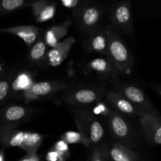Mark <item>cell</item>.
I'll list each match as a JSON object with an SVG mask.
<instances>
[{
	"instance_id": "cell-30",
	"label": "cell",
	"mask_w": 161,
	"mask_h": 161,
	"mask_svg": "<svg viewBox=\"0 0 161 161\" xmlns=\"http://www.w3.org/2000/svg\"><path fill=\"white\" fill-rule=\"evenodd\" d=\"M152 86V89L154 90L158 94H160L161 96V84L160 83H153V84H151Z\"/></svg>"
},
{
	"instance_id": "cell-2",
	"label": "cell",
	"mask_w": 161,
	"mask_h": 161,
	"mask_svg": "<svg viewBox=\"0 0 161 161\" xmlns=\"http://www.w3.org/2000/svg\"><path fill=\"white\" fill-rule=\"evenodd\" d=\"M45 135L37 132L20 130L13 126L0 130V142L5 147H18L27 154H36Z\"/></svg>"
},
{
	"instance_id": "cell-32",
	"label": "cell",
	"mask_w": 161,
	"mask_h": 161,
	"mask_svg": "<svg viewBox=\"0 0 161 161\" xmlns=\"http://www.w3.org/2000/svg\"><path fill=\"white\" fill-rule=\"evenodd\" d=\"M2 69H3V67H2V65H1V64H0V72H1Z\"/></svg>"
},
{
	"instance_id": "cell-11",
	"label": "cell",
	"mask_w": 161,
	"mask_h": 161,
	"mask_svg": "<svg viewBox=\"0 0 161 161\" xmlns=\"http://www.w3.org/2000/svg\"><path fill=\"white\" fill-rule=\"evenodd\" d=\"M86 70L91 72L99 79L103 80L117 81L119 71L114 65L112 60L108 57H100L92 59L86 64Z\"/></svg>"
},
{
	"instance_id": "cell-27",
	"label": "cell",
	"mask_w": 161,
	"mask_h": 161,
	"mask_svg": "<svg viewBox=\"0 0 161 161\" xmlns=\"http://www.w3.org/2000/svg\"><path fill=\"white\" fill-rule=\"evenodd\" d=\"M9 90V84L6 80L0 81V101L6 98Z\"/></svg>"
},
{
	"instance_id": "cell-13",
	"label": "cell",
	"mask_w": 161,
	"mask_h": 161,
	"mask_svg": "<svg viewBox=\"0 0 161 161\" xmlns=\"http://www.w3.org/2000/svg\"><path fill=\"white\" fill-rule=\"evenodd\" d=\"M83 47L86 53H97L108 57V36L105 28H100L92 35L87 36L83 42Z\"/></svg>"
},
{
	"instance_id": "cell-25",
	"label": "cell",
	"mask_w": 161,
	"mask_h": 161,
	"mask_svg": "<svg viewBox=\"0 0 161 161\" xmlns=\"http://www.w3.org/2000/svg\"><path fill=\"white\" fill-rule=\"evenodd\" d=\"M52 148L54 149L58 153L61 154L65 160H67L69 157V156H70L69 144L66 143L64 141H63V140H58V142H56V143L53 145Z\"/></svg>"
},
{
	"instance_id": "cell-5",
	"label": "cell",
	"mask_w": 161,
	"mask_h": 161,
	"mask_svg": "<svg viewBox=\"0 0 161 161\" xmlns=\"http://www.w3.org/2000/svg\"><path fill=\"white\" fill-rule=\"evenodd\" d=\"M103 86L86 85L69 87L61 96V101L69 107H87L98 102L106 94Z\"/></svg>"
},
{
	"instance_id": "cell-22",
	"label": "cell",
	"mask_w": 161,
	"mask_h": 161,
	"mask_svg": "<svg viewBox=\"0 0 161 161\" xmlns=\"http://www.w3.org/2000/svg\"><path fill=\"white\" fill-rule=\"evenodd\" d=\"M87 161H111L109 157V144L105 142L91 149Z\"/></svg>"
},
{
	"instance_id": "cell-10",
	"label": "cell",
	"mask_w": 161,
	"mask_h": 161,
	"mask_svg": "<svg viewBox=\"0 0 161 161\" xmlns=\"http://www.w3.org/2000/svg\"><path fill=\"white\" fill-rule=\"evenodd\" d=\"M138 119L148 144L151 146H161V117L160 114L138 111Z\"/></svg>"
},
{
	"instance_id": "cell-31",
	"label": "cell",
	"mask_w": 161,
	"mask_h": 161,
	"mask_svg": "<svg viewBox=\"0 0 161 161\" xmlns=\"http://www.w3.org/2000/svg\"><path fill=\"white\" fill-rule=\"evenodd\" d=\"M0 161H4V156L3 153H0Z\"/></svg>"
},
{
	"instance_id": "cell-7",
	"label": "cell",
	"mask_w": 161,
	"mask_h": 161,
	"mask_svg": "<svg viewBox=\"0 0 161 161\" xmlns=\"http://www.w3.org/2000/svg\"><path fill=\"white\" fill-rule=\"evenodd\" d=\"M114 91L127 98L138 111L151 113H159L154 107L146 93L137 85L127 82H115Z\"/></svg>"
},
{
	"instance_id": "cell-21",
	"label": "cell",
	"mask_w": 161,
	"mask_h": 161,
	"mask_svg": "<svg viewBox=\"0 0 161 161\" xmlns=\"http://www.w3.org/2000/svg\"><path fill=\"white\" fill-rule=\"evenodd\" d=\"M60 139L64 141L69 145L80 144L83 145L86 149H91V145L89 140L85 138L80 131H75V130L65 131L60 136Z\"/></svg>"
},
{
	"instance_id": "cell-6",
	"label": "cell",
	"mask_w": 161,
	"mask_h": 161,
	"mask_svg": "<svg viewBox=\"0 0 161 161\" xmlns=\"http://www.w3.org/2000/svg\"><path fill=\"white\" fill-rule=\"evenodd\" d=\"M106 118L108 130L114 141L131 148L135 143V133L127 116L109 108Z\"/></svg>"
},
{
	"instance_id": "cell-3",
	"label": "cell",
	"mask_w": 161,
	"mask_h": 161,
	"mask_svg": "<svg viewBox=\"0 0 161 161\" xmlns=\"http://www.w3.org/2000/svg\"><path fill=\"white\" fill-rule=\"evenodd\" d=\"M108 36V58L122 75H129L134 69V58L127 46L111 25L105 27Z\"/></svg>"
},
{
	"instance_id": "cell-1",
	"label": "cell",
	"mask_w": 161,
	"mask_h": 161,
	"mask_svg": "<svg viewBox=\"0 0 161 161\" xmlns=\"http://www.w3.org/2000/svg\"><path fill=\"white\" fill-rule=\"evenodd\" d=\"M78 131L87 138L91 149L105 142V130L100 119L87 107H69Z\"/></svg>"
},
{
	"instance_id": "cell-17",
	"label": "cell",
	"mask_w": 161,
	"mask_h": 161,
	"mask_svg": "<svg viewBox=\"0 0 161 161\" xmlns=\"http://www.w3.org/2000/svg\"><path fill=\"white\" fill-rule=\"evenodd\" d=\"M72 25V20L67 19L62 23L51 26L46 31L44 34V39L47 47L53 48L58 43L64 39L68 35L69 27Z\"/></svg>"
},
{
	"instance_id": "cell-16",
	"label": "cell",
	"mask_w": 161,
	"mask_h": 161,
	"mask_svg": "<svg viewBox=\"0 0 161 161\" xmlns=\"http://www.w3.org/2000/svg\"><path fill=\"white\" fill-rule=\"evenodd\" d=\"M29 6L37 23L48 21L53 19L56 15L57 4L53 2L44 0L31 1Z\"/></svg>"
},
{
	"instance_id": "cell-4",
	"label": "cell",
	"mask_w": 161,
	"mask_h": 161,
	"mask_svg": "<svg viewBox=\"0 0 161 161\" xmlns=\"http://www.w3.org/2000/svg\"><path fill=\"white\" fill-rule=\"evenodd\" d=\"M104 8L98 3L82 2L73 12L75 20L81 32L89 36L100 28L104 16Z\"/></svg>"
},
{
	"instance_id": "cell-20",
	"label": "cell",
	"mask_w": 161,
	"mask_h": 161,
	"mask_svg": "<svg viewBox=\"0 0 161 161\" xmlns=\"http://www.w3.org/2000/svg\"><path fill=\"white\" fill-rule=\"evenodd\" d=\"M30 108L22 105H10L5 108L3 113L4 121L9 124L20 122L31 114Z\"/></svg>"
},
{
	"instance_id": "cell-23",
	"label": "cell",
	"mask_w": 161,
	"mask_h": 161,
	"mask_svg": "<svg viewBox=\"0 0 161 161\" xmlns=\"http://www.w3.org/2000/svg\"><path fill=\"white\" fill-rule=\"evenodd\" d=\"M34 83L32 75L28 72H23L19 74L14 80L12 87L15 91H22L24 93L29 90Z\"/></svg>"
},
{
	"instance_id": "cell-15",
	"label": "cell",
	"mask_w": 161,
	"mask_h": 161,
	"mask_svg": "<svg viewBox=\"0 0 161 161\" xmlns=\"http://www.w3.org/2000/svg\"><path fill=\"white\" fill-rule=\"evenodd\" d=\"M0 32L9 33L17 36L24 41L29 49L40 37V29L35 25H20L3 29L2 28Z\"/></svg>"
},
{
	"instance_id": "cell-9",
	"label": "cell",
	"mask_w": 161,
	"mask_h": 161,
	"mask_svg": "<svg viewBox=\"0 0 161 161\" xmlns=\"http://www.w3.org/2000/svg\"><path fill=\"white\" fill-rule=\"evenodd\" d=\"M69 88V85L59 80H46V81L34 82L29 90L25 91L23 95L25 102L44 100L50 96L59 93H63Z\"/></svg>"
},
{
	"instance_id": "cell-12",
	"label": "cell",
	"mask_w": 161,
	"mask_h": 161,
	"mask_svg": "<svg viewBox=\"0 0 161 161\" xmlns=\"http://www.w3.org/2000/svg\"><path fill=\"white\" fill-rule=\"evenodd\" d=\"M105 102L110 108L124 115L129 118H138V110L127 98L114 90L107 91L105 94Z\"/></svg>"
},
{
	"instance_id": "cell-8",
	"label": "cell",
	"mask_w": 161,
	"mask_h": 161,
	"mask_svg": "<svg viewBox=\"0 0 161 161\" xmlns=\"http://www.w3.org/2000/svg\"><path fill=\"white\" fill-rule=\"evenodd\" d=\"M108 19L111 26L116 31L132 36L134 23L130 1L117 2L108 8Z\"/></svg>"
},
{
	"instance_id": "cell-33",
	"label": "cell",
	"mask_w": 161,
	"mask_h": 161,
	"mask_svg": "<svg viewBox=\"0 0 161 161\" xmlns=\"http://www.w3.org/2000/svg\"><path fill=\"white\" fill-rule=\"evenodd\" d=\"M139 161H145V160H142H142H139Z\"/></svg>"
},
{
	"instance_id": "cell-14",
	"label": "cell",
	"mask_w": 161,
	"mask_h": 161,
	"mask_svg": "<svg viewBox=\"0 0 161 161\" xmlns=\"http://www.w3.org/2000/svg\"><path fill=\"white\" fill-rule=\"evenodd\" d=\"M75 43V39L72 36L65 38L53 48H50L47 54V61L49 66L58 67L61 65L69 56L72 46Z\"/></svg>"
},
{
	"instance_id": "cell-19",
	"label": "cell",
	"mask_w": 161,
	"mask_h": 161,
	"mask_svg": "<svg viewBox=\"0 0 161 161\" xmlns=\"http://www.w3.org/2000/svg\"><path fill=\"white\" fill-rule=\"evenodd\" d=\"M47 44L43 37H39L34 45L29 49L28 60L29 62L34 66H39L43 61H47Z\"/></svg>"
},
{
	"instance_id": "cell-29",
	"label": "cell",
	"mask_w": 161,
	"mask_h": 161,
	"mask_svg": "<svg viewBox=\"0 0 161 161\" xmlns=\"http://www.w3.org/2000/svg\"><path fill=\"white\" fill-rule=\"evenodd\" d=\"M19 161H39V156L36 154H27L25 157Z\"/></svg>"
},
{
	"instance_id": "cell-26",
	"label": "cell",
	"mask_w": 161,
	"mask_h": 161,
	"mask_svg": "<svg viewBox=\"0 0 161 161\" xmlns=\"http://www.w3.org/2000/svg\"><path fill=\"white\" fill-rule=\"evenodd\" d=\"M46 159L47 161H65L66 160L61 155L58 153L54 149L52 148L51 149L48 151V153L46 155Z\"/></svg>"
},
{
	"instance_id": "cell-28",
	"label": "cell",
	"mask_w": 161,
	"mask_h": 161,
	"mask_svg": "<svg viewBox=\"0 0 161 161\" xmlns=\"http://www.w3.org/2000/svg\"><path fill=\"white\" fill-rule=\"evenodd\" d=\"M82 2L80 0H61V4L67 9H72V10L78 7Z\"/></svg>"
},
{
	"instance_id": "cell-24",
	"label": "cell",
	"mask_w": 161,
	"mask_h": 161,
	"mask_svg": "<svg viewBox=\"0 0 161 161\" xmlns=\"http://www.w3.org/2000/svg\"><path fill=\"white\" fill-rule=\"evenodd\" d=\"M31 2L25 0H2L0 1V14H9L30 6Z\"/></svg>"
},
{
	"instance_id": "cell-18",
	"label": "cell",
	"mask_w": 161,
	"mask_h": 161,
	"mask_svg": "<svg viewBox=\"0 0 161 161\" xmlns=\"http://www.w3.org/2000/svg\"><path fill=\"white\" fill-rule=\"evenodd\" d=\"M109 157L111 161H139L141 156L131 148L114 141L109 144Z\"/></svg>"
}]
</instances>
